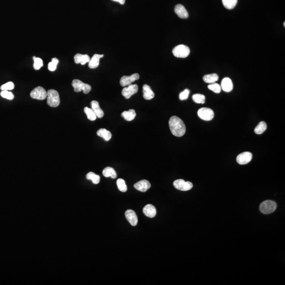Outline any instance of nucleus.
<instances>
[{
    "mask_svg": "<svg viewBox=\"0 0 285 285\" xmlns=\"http://www.w3.org/2000/svg\"><path fill=\"white\" fill-rule=\"evenodd\" d=\"M170 129L173 135L177 137H181L184 135L186 131V127L182 120L177 116L171 117L169 120Z\"/></svg>",
    "mask_w": 285,
    "mask_h": 285,
    "instance_id": "obj_1",
    "label": "nucleus"
},
{
    "mask_svg": "<svg viewBox=\"0 0 285 285\" xmlns=\"http://www.w3.org/2000/svg\"><path fill=\"white\" fill-rule=\"evenodd\" d=\"M47 104L52 107H57L60 104L59 95L57 91L50 89L47 91Z\"/></svg>",
    "mask_w": 285,
    "mask_h": 285,
    "instance_id": "obj_2",
    "label": "nucleus"
},
{
    "mask_svg": "<svg viewBox=\"0 0 285 285\" xmlns=\"http://www.w3.org/2000/svg\"><path fill=\"white\" fill-rule=\"evenodd\" d=\"M72 86L73 87L74 91L76 92H80L83 91L84 94H88L91 90V87L88 84H85L78 79H74L72 82Z\"/></svg>",
    "mask_w": 285,
    "mask_h": 285,
    "instance_id": "obj_3",
    "label": "nucleus"
},
{
    "mask_svg": "<svg viewBox=\"0 0 285 285\" xmlns=\"http://www.w3.org/2000/svg\"><path fill=\"white\" fill-rule=\"evenodd\" d=\"M277 206V203L275 201L272 200H266L261 203L260 205V210L261 213L268 214L275 211Z\"/></svg>",
    "mask_w": 285,
    "mask_h": 285,
    "instance_id": "obj_4",
    "label": "nucleus"
},
{
    "mask_svg": "<svg viewBox=\"0 0 285 285\" xmlns=\"http://www.w3.org/2000/svg\"><path fill=\"white\" fill-rule=\"evenodd\" d=\"M172 53L174 56L177 58H186L189 56L190 49L188 46L185 45H178L173 49Z\"/></svg>",
    "mask_w": 285,
    "mask_h": 285,
    "instance_id": "obj_5",
    "label": "nucleus"
},
{
    "mask_svg": "<svg viewBox=\"0 0 285 285\" xmlns=\"http://www.w3.org/2000/svg\"><path fill=\"white\" fill-rule=\"evenodd\" d=\"M30 96L33 99L42 101L47 97V91L43 87L39 86L31 91Z\"/></svg>",
    "mask_w": 285,
    "mask_h": 285,
    "instance_id": "obj_6",
    "label": "nucleus"
},
{
    "mask_svg": "<svg viewBox=\"0 0 285 285\" xmlns=\"http://www.w3.org/2000/svg\"><path fill=\"white\" fill-rule=\"evenodd\" d=\"M173 185L176 189L186 191L191 189L193 188V184L189 181H185L182 179H176L173 182Z\"/></svg>",
    "mask_w": 285,
    "mask_h": 285,
    "instance_id": "obj_7",
    "label": "nucleus"
},
{
    "mask_svg": "<svg viewBox=\"0 0 285 285\" xmlns=\"http://www.w3.org/2000/svg\"><path fill=\"white\" fill-rule=\"evenodd\" d=\"M214 111L209 108H201L198 111L199 117L205 121L211 120L214 118Z\"/></svg>",
    "mask_w": 285,
    "mask_h": 285,
    "instance_id": "obj_8",
    "label": "nucleus"
},
{
    "mask_svg": "<svg viewBox=\"0 0 285 285\" xmlns=\"http://www.w3.org/2000/svg\"><path fill=\"white\" fill-rule=\"evenodd\" d=\"M138 87L136 84L130 85L128 87L124 88L121 91V94L126 99H128L138 91Z\"/></svg>",
    "mask_w": 285,
    "mask_h": 285,
    "instance_id": "obj_9",
    "label": "nucleus"
},
{
    "mask_svg": "<svg viewBox=\"0 0 285 285\" xmlns=\"http://www.w3.org/2000/svg\"><path fill=\"white\" fill-rule=\"evenodd\" d=\"M139 78H140V75H139V74H137V73L133 74L130 76H124L121 77L120 80V85L122 87H126V86L131 85L136 80H138Z\"/></svg>",
    "mask_w": 285,
    "mask_h": 285,
    "instance_id": "obj_10",
    "label": "nucleus"
},
{
    "mask_svg": "<svg viewBox=\"0 0 285 285\" xmlns=\"http://www.w3.org/2000/svg\"><path fill=\"white\" fill-rule=\"evenodd\" d=\"M253 158V154L249 152H243L237 157V162L240 165H244L249 163Z\"/></svg>",
    "mask_w": 285,
    "mask_h": 285,
    "instance_id": "obj_11",
    "label": "nucleus"
},
{
    "mask_svg": "<svg viewBox=\"0 0 285 285\" xmlns=\"http://www.w3.org/2000/svg\"><path fill=\"white\" fill-rule=\"evenodd\" d=\"M125 217L130 224L133 226L137 225L138 222V218L135 211L132 210H127L125 212Z\"/></svg>",
    "mask_w": 285,
    "mask_h": 285,
    "instance_id": "obj_12",
    "label": "nucleus"
},
{
    "mask_svg": "<svg viewBox=\"0 0 285 285\" xmlns=\"http://www.w3.org/2000/svg\"><path fill=\"white\" fill-rule=\"evenodd\" d=\"M134 186L136 189H137L138 191L145 192L147 191V190L150 188L151 185L149 181L145 180V179H143V180H141V181L137 182L136 183H135Z\"/></svg>",
    "mask_w": 285,
    "mask_h": 285,
    "instance_id": "obj_13",
    "label": "nucleus"
},
{
    "mask_svg": "<svg viewBox=\"0 0 285 285\" xmlns=\"http://www.w3.org/2000/svg\"><path fill=\"white\" fill-rule=\"evenodd\" d=\"M175 13L181 19H187L189 17V13L183 5L178 4L174 8Z\"/></svg>",
    "mask_w": 285,
    "mask_h": 285,
    "instance_id": "obj_14",
    "label": "nucleus"
},
{
    "mask_svg": "<svg viewBox=\"0 0 285 285\" xmlns=\"http://www.w3.org/2000/svg\"><path fill=\"white\" fill-rule=\"evenodd\" d=\"M221 88L225 92H230L231 91H232L233 88L232 80L228 77L223 79L222 82H221Z\"/></svg>",
    "mask_w": 285,
    "mask_h": 285,
    "instance_id": "obj_15",
    "label": "nucleus"
},
{
    "mask_svg": "<svg viewBox=\"0 0 285 285\" xmlns=\"http://www.w3.org/2000/svg\"><path fill=\"white\" fill-rule=\"evenodd\" d=\"M143 213L146 216L149 218H154L156 215V209L152 204H147L144 208Z\"/></svg>",
    "mask_w": 285,
    "mask_h": 285,
    "instance_id": "obj_16",
    "label": "nucleus"
},
{
    "mask_svg": "<svg viewBox=\"0 0 285 285\" xmlns=\"http://www.w3.org/2000/svg\"><path fill=\"white\" fill-rule=\"evenodd\" d=\"M74 60L76 63H80L81 65H84L90 61L91 58L88 55H81L80 53H78L74 57Z\"/></svg>",
    "mask_w": 285,
    "mask_h": 285,
    "instance_id": "obj_17",
    "label": "nucleus"
},
{
    "mask_svg": "<svg viewBox=\"0 0 285 285\" xmlns=\"http://www.w3.org/2000/svg\"><path fill=\"white\" fill-rule=\"evenodd\" d=\"M104 55L95 54L91 59L90 61L88 62V66L91 69H95L97 68L99 65V61L101 58L104 57Z\"/></svg>",
    "mask_w": 285,
    "mask_h": 285,
    "instance_id": "obj_18",
    "label": "nucleus"
},
{
    "mask_svg": "<svg viewBox=\"0 0 285 285\" xmlns=\"http://www.w3.org/2000/svg\"><path fill=\"white\" fill-rule=\"evenodd\" d=\"M91 106L92 110L94 111L95 113L96 114L97 117L101 118L104 115V113L103 110L101 109L99 106V103L97 101H93L91 102Z\"/></svg>",
    "mask_w": 285,
    "mask_h": 285,
    "instance_id": "obj_19",
    "label": "nucleus"
},
{
    "mask_svg": "<svg viewBox=\"0 0 285 285\" xmlns=\"http://www.w3.org/2000/svg\"><path fill=\"white\" fill-rule=\"evenodd\" d=\"M143 97L146 100H151L154 97L155 94L148 85H144L143 87Z\"/></svg>",
    "mask_w": 285,
    "mask_h": 285,
    "instance_id": "obj_20",
    "label": "nucleus"
},
{
    "mask_svg": "<svg viewBox=\"0 0 285 285\" xmlns=\"http://www.w3.org/2000/svg\"><path fill=\"white\" fill-rule=\"evenodd\" d=\"M136 116L135 110L130 109L128 111H125L121 113V116L127 121H130L134 120Z\"/></svg>",
    "mask_w": 285,
    "mask_h": 285,
    "instance_id": "obj_21",
    "label": "nucleus"
},
{
    "mask_svg": "<svg viewBox=\"0 0 285 285\" xmlns=\"http://www.w3.org/2000/svg\"><path fill=\"white\" fill-rule=\"evenodd\" d=\"M98 136L104 138L106 141H109L111 138V133L107 130L105 128L99 129L97 132Z\"/></svg>",
    "mask_w": 285,
    "mask_h": 285,
    "instance_id": "obj_22",
    "label": "nucleus"
},
{
    "mask_svg": "<svg viewBox=\"0 0 285 285\" xmlns=\"http://www.w3.org/2000/svg\"><path fill=\"white\" fill-rule=\"evenodd\" d=\"M103 174L106 178L111 177L112 179H116L117 177L116 171L112 167H107L105 168L103 171Z\"/></svg>",
    "mask_w": 285,
    "mask_h": 285,
    "instance_id": "obj_23",
    "label": "nucleus"
},
{
    "mask_svg": "<svg viewBox=\"0 0 285 285\" xmlns=\"http://www.w3.org/2000/svg\"><path fill=\"white\" fill-rule=\"evenodd\" d=\"M219 79V76L217 74H212L206 75L203 77V80L204 82L209 84L215 83Z\"/></svg>",
    "mask_w": 285,
    "mask_h": 285,
    "instance_id": "obj_24",
    "label": "nucleus"
},
{
    "mask_svg": "<svg viewBox=\"0 0 285 285\" xmlns=\"http://www.w3.org/2000/svg\"><path fill=\"white\" fill-rule=\"evenodd\" d=\"M267 128V126L266 123H265V121H260L254 129V133L258 135L262 134L266 131Z\"/></svg>",
    "mask_w": 285,
    "mask_h": 285,
    "instance_id": "obj_25",
    "label": "nucleus"
},
{
    "mask_svg": "<svg viewBox=\"0 0 285 285\" xmlns=\"http://www.w3.org/2000/svg\"><path fill=\"white\" fill-rule=\"evenodd\" d=\"M84 112L87 115L88 119L91 121H94L96 120V118H97L96 114L95 113L92 108H89L87 107H86L84 108Z\"/></svg>",
    "mask_w": 285,
    "mask_h": 285,
    "instance_id": "obj_26",
    "label": "nucleus"
},
{
    "mask_svg": "<svg viewBox=\"0 0 285 285\" xmlns=\"http://www.w3.org/2000/svg\"><path fill=\"white\" fill-rule=\"evenodd\" d=\"M86 178L89 180H91L95 184H97L100 182L101 177L98 175L95 174L94 172H91L88 173L86 175Z\"/></svg>",
    "mask_w": 285,
    "mask_h": 285,
    "instance_id": "obj_27",
    "label": "nucleus"
},
{
    "mask_svg": "<svg viewBox=\"0 0 285 285\" xmlns=\"http://www.w3.org/2000/svg\"><path fill=\"white\" fill-rule=\"evenodd\" d=\"M238 0H222L224 7L228 10L233 9L237 4Z\"/></svg>",
    "mask_w": 285,
    "mask_h": 285,
    "instance_id": "obj_28",
    "label": "nucleus"
},
{
    "mask_svg": "<svg viewBox=\"0 0 285 285\" xmlns=\"http://www.w3.org/2000/svg\"><path fill=\"white\" fill-rule=\"evenodd\" d=\"M192 99L194 102L196 104H204L205 101V97L204 95L200 94H196L192 96Z\"/></svg>",
    "mask_w": 285,
    "mask_h": 285,
    "instance_id": "obj_29",
    "label": "nucleus"
},
{
    "mask_svg": "<svg viewBox=\"0 0 285 285\" xmlns=\"http://www.w3.org/2000/svg\"><path fill=\"white\" fill-rule=\"evenodd\" d=\"M116 183H117V185L120 191L123 192H125L127 191V185L125 183V181L123 179H118L117 180Z\"/></svg>",
    "mask_w": 285,
    "mask_h": 285,
    "instance_id": "obj_30",
    "label": "nucleus"
},
{
    "mask_svg": "<svg viewBox=\"0 0 285 285\" xmlns=\"http://www.w3.org/2000/svg\"><path fill=\"white\" fill-rule=\"evenodd\" d=\"M33 59L34 61L33 68L35 70H39L43 66V61L41 58L33 57Z\"/></svg>",
    "mask_w": 285,
    "mask_h": 285,
    "instance_id": "obj_31",
    "label": "nucleus"
},
{
    "mask_svg": "<svg viewBox=\"0 0 285 285\" xmlns=\"http://www.w3.org/2000/svg\"><path fill=\"white\" fill-rule=\"evenodd\" d=\"M59 63V60L57 58L52 59V61L48 64V69L50 71H54L56 70L57 67Z\"/></svg>",
    "mask_w": 285,
    "mask_h": 285,
    "instance_id": "obj_32",
    "label": "nucleus"
},
{
    "mask_svg": "<svg viewBox=\"0 0 285 285\" xmlns=\"http://www.w3.org/2000/svg\"><path fill=\"white\" fill-rule=\"evenodd\" d=\"M208 88L211 91H214V92L217 93V94L220 93L221 92V88L220 86L219 85V84L215 83V82L209 85L208 86Z\"/></svg>",
    "mask_w": 285,
    "mask_h": 285,
    "instance_id": "obj_33",
    "label": "nucleus"
},
{
    "mask_svg": "<svg viewBox=\"0 0 285 285\" xmlns=\"http://www.w3.org/2000/svg\"><path fill=\"white\" fill-rule=\"evenodd\" d=\"M1 96L4 98H6L9 100H12L14 98L13 94L8 91H2L1 92Z\"/></svg>",
    "mask_w": 285,
    "mask_h": 285,
    "instance_id": "obj_34",
    "label": "nucleus"
},
{
    "mask_svg": "<svg viewBox=\"0 0 285 285\" xmlns=\"http://www.w3.org/2000/svg\"><path fill=\"white\" fill-rule=\"evenodd\" d=\"M14 88V84L13 82L10 81L7 82L6 84H4L1 86L0 89L2 91H11L13 90Z\"/></svg>",
    "mask_w": 285,
    "mask_h": 285,
    "instance_id": "obj_35",
    "label": "nucleus"
},
{
    "mask_svg": "<svg viewBox=\"0 0 285 285\" xmlns=\"http://www.w3.org/2000/svg\"><path fill=\"white\" fill-rule=\"evenodd\" d=\"M189 89H185L184 91L179 94V98L181 101H184L188 99L189 96Z\"/></svg>",
    "mask_w": 285,
    "mask_h": 285,
    "instance_id": "obj_36",
    "label": "nucleus"
},
{
    "mask_svg": "<svg viewBox=\"0 0 285 285\" xmlns=\"http://www.w3.org/2000/svg\"><path fill=\"white\" fill-rule=\"evenodd\" d=\"M111 1H115V2H118L120 3V4H124L125 3V0H111Z\"/></svg>",
    "mask_w": 285,
    "mask_h": 285,
    "instance_id": "obj_37",
    "label": "nucleus"
},
{
    "mask_svg": "<svg viewBox=\"0 0 285 285\" xmlns=\"http://www.w3.org/2000/svg\"><path fill=\"white\" fill-rule=\"evenodd\" d=\"M285 22L283 23V26H284V27H285Z\"/></svg>",
    "mask_w": 285,
    "mask_h": 285,
    "instance_id": "obj_38",
    "label": "nucleus"
}]
</instances>
